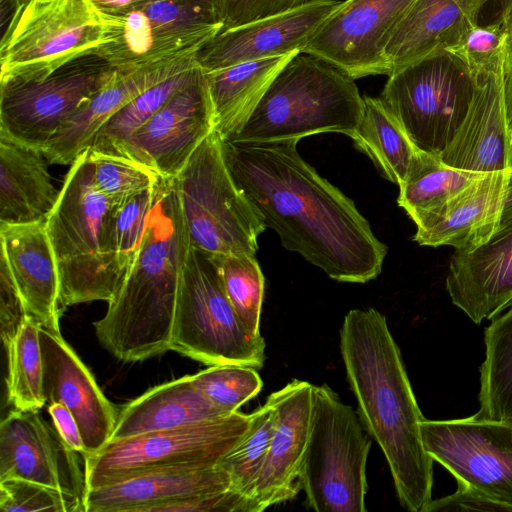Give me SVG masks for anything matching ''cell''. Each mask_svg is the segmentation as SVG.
<instances>
[{
    "mask_svg": "<svg viewBox=\"0 0 512 512\" xmlns=\"http://www.w3.org/2000/svg\"><path fill=\"white\" fill-rule=\"evenodd\" d=\"M222 142L234 180L284 248L339 282L381 273L388 247L355 203L300 156L298 142Z\"/></svg>",
    "mask_w": 512,
    "mask_h": 512,
    "instance_id": "obj_1",
    "label": "cell"
},
{
    "mask_svg": "<svg viewBox=\"0 0 512 512\" xmlns=\"http://www.w3.org/2000/svg\"><path fill=\"white\" fill-rule=\"evenodd\" d=\"M340 352L357 414L386 458L401 506L425 512L434 460L424 448L425 418L385 316L374 308L350 310L340 329Z\"/></svg>",
    "mask_w": 512,
    "mask_h": 512,
    "instance_id": "obj_2",
    "label": "cell"
},
{
    "mask_svg": "<svg viewBox=\"0 0 512 512\" xmlns=\"http://www.w3.org/2000/svg\"><path fill=\"white\" fill-rule=\"evenodd\" d=\"M172 178L160 176L136 259L104 317L94 323L100 344L123 362L170 350L179 279L190 249Z\"/></svg>",
    "mask_w": 512,
    "mask_h": 512,
    "instance_id": "obj_3",
    "label": "cell"
},
{
    "mask_svg": "<svg viewBox=\"0 0 512 512\" xmlns=\"http://www.w3.org/2000/svg\"><path fill=\"white\" fill-rule=\"evenodd\" d=\"M354 79L330 63L297 52L275 76L246 121L223 140L295 141L314 134L350 138L363 115Z\"/></svg>",
    "mask_w": 512,
    "mask_h": 512,
    "instance_id": "obj_4",
    "label": "cell"
},
{
    "mask_svg": "<svg viewBox=\"0 0 512 512\" xmlns=\"http://www.w3.org/2000/svg\"><path fill=\"white\" fill-rule=\"evenodd\" d=\"M113 205L96 187L92 162L83 152L71 164L46 228L58 267L60 304L103 300L119 290L112 241Z\"/></svg>",
    "mask_w": 512,
    "mask_h": 512,
    "instance_id": "obj_5",
    "label": "cell"
},
{
    "mask_svg": "<svg viewBox=\"0 0 512 512\" xmlns=\"http://www.w3.org/2000/svg\"><path fill=\"white\" fill-rule=\"evenodd\" d=\"M190 246L207 254L255 255L267 228L234 180L214 130L172 178Z\"/></svg>",
    "mask_w": 512,
    "mask_h": 512,
    "instance_id": "obj_6",
    "label": "cell"
},
{
    "mask_svg": "<svg viewBox=\"0 0 512 512\" xmlns=\"http://www.w3.org/2000/svg\"><path fill=\"white\" fill-rule=\"evenodd\" d=\"M112 37L91 0H33L13 10L0 43V84L42 80Z\"/></svg>",
    "mask_w": 512,
    "mask_h": 512,
    "instance_id": "obj_7",
    "label": "cell"
},
{
    "mask_svg": "<svg viewBox=\"0 0 512 512\" xmlns=\"http://www.w3.org/2000/svg\"><path fill=\"white\" fill-rule=\"evenodd\" d=\"M371 447L358 414L327 385H314L308 442L299 474L317 512H365Z\"/></svg>",
    "mask_w": 512,
    "mask_h": 512,
    "instance_id": "obj_8",
    "label": "cell"
},
{
    "mask_svg": "<svg viewBox=\"0 0 512 512\" xmlns=\"http://www.w3.org/2000/svg\"><path fill=\"white\" fill-rule=\"evenodd\" d=\"M251 414L226 416L178 427L111 439L84 456L87 491L160 470L216 467L246 435Z\"/></svg>",
    "mask_w": 512,
    "mask_h": 512,
    "instance_id": "obj_9",
    "label": "cell"
},
{
    "mask_svg": "<svg viewBox=\"0 0 512 512\" xmlns=\"http://www.w3.org/2000/svg\"><path fill=\"white\" fill-rule=\"evenodd\" d=\"M266 343L240 322L207 253L190 247L183 264L170 350L205 365L261 368Z\"/></svg>",
    "mask_w": 512,
    "mask_h": 512,
    "instance_id": "obj_10",
    "label": "cell"
},
{
    "mask_svg": "<svg viewBox=\"0 0 512 512\" xmlns=\"http://www.w3.org/2000/svg\"><path fill=\"white\" fill-rule=\"evenodd\" d=\"M476 86L468 67L439 49L390 74L380 99L418 149L439 156L461 127Z\"/></svg>",
    "mask_w": 512,
    "mask_h": 512,
    "instance_id": "obj_11",
    "label": "cell"
},
{
    "mask_svg": "<svg viewBox=\"0 0 512 512\" xmlns=\"http://www.w3.org/2000/svg\"><path fill=\"white\" fill-rule=\"evenodd\" d=\"M118 70L99 55L89 54L42 80L0 84V137L42 151L62 124Z\"/></svg>",
    "mask_w": 512,
    "mask_h": 512,
    "instance_id": "obj_12",
    "label": "cell"
},
{
    "mask_svg": "<svg viewBox=\"0 0 512 512\" xmlns=\"http://www.w3.org/2000/svg\"><path fill=\"white\" fill-rule=\"evenodd\" d=\"M420 431L427 453L457 483L512 511V423L424 419Z\"/></svg>",
    "mask_w": 512,
    "mask_h": 512,
    "instance_id": "obj_13",
    "label": "cell"
},
{
    "mask_svg": "<svg viewBox=\"0 0 512 512\" xmlns=\"http://www.w3.org/2000/svg\"><path fill=\"white\" fill-rule=\"evenodd\" d=\"M413 1L346 0L326 18L302 52L330 63L354 80L388 76V37Z\"/></svg>",
    "mask_w": 512,
    "mask_h": 512,
    "instance_id": "obj_14",
    "label": "cell"
},
{
    "mask_svg": "<svg viewBox=\"0 0 512 512\" xmlns=\"http://www.w3.org/2000/svg\"><path fill=\"white\" fill-rule=\"evenodd\" d=\"M215 130L203 72L175 92L129 139L117 157L174 178L198 146Z\"/></svg>",
    "mask_w": 512,
    "mask_h": 512,
    "instance_id": "obj_15",
    "label": "cell"
},
{
    "mask_svg": "<svg viewBox=\"0 0 512 512\" xmlns=\"http://www.w3.org/2000/svg\"><path fill=\"white\" fill-rule=\"evenodd\" d=\"M76 451L40 411H10L0 424V480L22 478L74 495L85 502V471Z\"/></svg>",
    "mask_w": 512,
    "mask_h": 512,
    "instance_id": "obj_16",
    "label": "cell"
},
{
    "mask_svg": "<svg viewBox=\"0 0 512 512\" xmlns=\"http://www.w3.org/2000/svg\"><path fill=\"white\" fill-rule=\"evenodd\" d=\"M314 385L294 379L267 397L275 412L268 452L254 483L246 512H262L293 499L308 442Z\"/></svg>",
    "mask_w": 512,
    "mask_h": 512,
    "instance_id": "obj_17",
    "label": "cell"
},
{
    "mask_svg": "<svg viewBox=\"0 0 512 512\" xmlns=\"http://www.w3.org/2000/svg\"><path fill=\"white\" fill-rule=\"evenodd\" d=\"M341 3L308 0L288 11L222 30L198 52V65L203 72H210L241 62L302 52Z\"/></svg>",
    "mask_w": 512,
    "mask_h": 512,
    "instance_id": "obj_18",
    "label": "cell"
},
{
    "mask_svg": "<svg viewBox=\"0 0 512 512\" xmlns=\"http://www.w3.org/2000/svg\"><path fill=\"white\" fill-rule=\"evenodd\" d=\"M512 211V168L484 173L445 204L410 218L421 246L463 249L486 240Z\"/></svg>",
    "mask_w": 512,
    "mask_h": 512,
    "instance_id": "obj_19",
    "label": "cell"
},
{
    "mask_svg": "<svg viewBox=\"0 0 512 512\" xmlns=\"http://www.w3.org/2000/svg\"><path fill=\"white\" fill-rule=\"evenodd\" d=\"M446 290L452 303L475 324L512 306V211L486 240L455 249Z\"/></svg>",
    "mask_w": 512,
    "mask_h": 512,
    "instance_id": "obj_20",
    "label": "cell"
},
{
    "mask_svg": "<svg viewBox=\"0 0 512 512\" xmlns=\"http://www.w3.org/2000/svg\"><path fill=\"white\" fill-rule=\"evenodd\" d=\"M39 334L46 404H64L79 426L86 450L84 456L95 453L111 440L118 414L91 371L61 334L41 325Z\"/></svg>",
    "mask_w": 512,
    "mask_h": 512,
    "instance_id": "obj_21",
    "label": "cell"
},
{
    "mask_svg": "<svg viewBox=\"0 0 512 512\" xmlns=\"http://www.w3.org/2000/svg\"><path fill=\"white\" fill-rule=\"evenodd\" d=\"M197 54L193 52L135 69H119L45 144L42 152L49 163L71 165L116 112L149 87L196 65Z\"/></svg>",
    "mask_w": 512,
    "mask_h": 512,
    "instance_id": "obj_22",
    "label": "cell"
},
{
    "mask_svg": "<svg viewBox=\"0 0 512 512\" xmlns=\"http://www.w3.org/2000/svg\"><path fill=\"white\" fill-rule=\"evenodd\" d=\"M503 66L477 77L469 111L453 140L439 155L448 166L474 173L512 168V135L504 103Z\"/></svg>",
    "mask_w": 512,
    "mask_h": 512,
    "instance_id": "obj_23",
    "label": "cell"
},
{
    "mask_svg": "<svg viewBox=\"0 0 512 512\" xmlns=\"http://www.w3.org/2000/svg\"><path fill=\"white\" fill-rule=\"evenodd\" d=\"M4 256L29 316L60 333V282L46 222L0 225Z\"/></svg>",
    "mask_w": 512,
    "mask_h": 512,
    "instance_id": "obj_24",
    "label": "cell"
},
{
    "mask_svg": "<svg viewBox=\"0 0 512 512\" xmlns=\"http://www.w3.org/2000/svg\"><path fill=\"white\" fill-rule=\"evenodd\" d=\"M490 0H414L388 37L389 75L426 55L456 45L479 23ZM388 75V76H389Z\"/></svg>",
    "mask_w": 512,
    "mask_h": 512,
    "instance_id": "obj_25",
    "label": "cell"
},
{
    "mask_svg": "<svg viewBox=\"0 0 512 512\" xmlns=\"http://www.w3.org/2000/svg\"><path fill=\"white\" fill-rule=\"evenodd\" d=\"M230 489V477L218 465L202 470H160L89 489L85 508L86 512H152L173 500Z\"/></svg>",
    "mask_w": 512,
    "mask_h": 512,
    "instance_id": "obj_26",
    "label": "cell"
},
{
    "mask_svg": "<svg viewBox=\"0 0 512 512\" xmlns=\"http://www.w3.org/2000/svg\"><path fill=\"white\" fill-rule=\"evenodd\" d=\"M41 150L0 137V225L46 221L60 191Z\"/></svg>",
    "mask_w": 512,
    "mask_h": 512,
    "instance_id": "obj_27",
    "label": "cell"
},
{
    "mask_svg": "<svg viewBox=\"0 0 512 512\" xmlns=\"http://www.w3.org/2000/svg\"><path fill=\"white\" fill-rule=\"evenodd\" d=\"M234 413V412H233ZM186 375L157 385L123 406L111 439L178 427L229 415Z\"/></svg>",
    "mask_w": 512,
    "mask_h": 512,
    "instance_id": "obj_28",
    "label": "cell"
},
{
    "mask_svg": "<svg viewBox=\"0 0 512 512\" xmlns=\"http://www.w3.org/2000/svg\"><path fill=\"white\" fill-rule=\"evenodd\" d=\"M295 53L202 71L213 108L215 130L222 139L246 121L275 76Z\"/></svg>",
    "mask_w": 512,
    "mask_h": 512,
    "instance_id": "obj_29",
    "label": "cell"
},
{
    "mask_svg": "<svg viewBox=\"0 0 512 512\" xmlns=\"http://www.w3.org/2000/svg\"><path fill=\"white\" fill-rule=\"evenodd\" d=\"M103 14L108 19L112 37L97 55L116 69L144 67L199 52L204 46L162 37L142 9L120 15Z\"/></svg>",
    "mask_w": 512,
    "mask_h": 512,
    "instance_id": "obj_30",
    "label": "cell"
},
{
    "mask_svg": "<svg viewBox=\"0 0 512 512\" xmlns=\"http://www.w3.org/2000/svg\"><path fill=\"white\" fill-rule=\"evenodd\" d=\"M364 108L353 142L374 163L379 173L398 186L405 180L421 150L380 97L363 96Z\"/></svg>",
    "mask_w": 512,
    "mask_h": 512,
    "instance_id": "obj_31",
    "label": "cell"
},
{
    "mask_svg": "<svg viewBox=\"0 0 512 512\" xmlns=\"http://www.w3.org/2000/svg\"><path fill=\"white\" fill-rule=\"evenodd\" d=\"M479 409L475 419L512 423V306L484 331Z\"/></svg>",
    "mask_w": 512,
    "mask_h": 512,
    "instance_id": "obj_32",
    "label": "cell"
},
{
    "mask_svg": "<svg viewBox=\"0 0 512 512\" xmlns=\"http://www.w3.org/2000/svg\"><path fill=\"white\" fill-rule=\"evenodd\" d=\"M201 74L198 63L149 87L118 112L96 133L90 152L117 157L131 136L144 125L179 89Z\"/></svg>",
    "mask_w": 512,
    "mask_h": 512,
    "instance_id": "obj_33",
    "label": "cell"
},
{
    "mask_svg": "<svg viewBox=\"0 0 512 512\" xmlns=\"http://www.w3.org/2000/svg\"><path fill=\"white\" fill-rule=\"evenodd\" d=\"M483 174L453 168L438 155L421 151L399 185L398 205L409 217L435 209Z\"/></svg>",
    "mask_w": 512,
    "mask_h": 512,
    "instance_id": "obj_34",
    "label": "cell"
},
{
    "mask_svg": "<svg viewBox=\"0 0 512 512\" xmlns=\"http://www.w3.org/2000/svg\"><path fill=\"white\" fill-rule=\"evenodd\" d=\"M40 323L28 316L5 346L8 359L7 400L20 411H40L46 404Z\"/></svg>",
    "mask_w": 512,
    "mask_h": 512,
    "instance_id": "obj_35",
    "label": "cell"
},
{
    "mask_svg": "<svg viewBox=\"0 0 512 512\" xmlns=\"http://www.w3.org/2000/svg\"><path fill=\"white\" fill-rule=\"evenodd\" d=\"M216 266L225 293L245 330L261 336L260 318L264 276L255 255L208 254Z\"/></svg>",
    "mask_w": 512,
    "mask_h": 512,
    "instance_id": "obj_36",
    "label": "cell"
},
{
    "mask_svg": "<svg viewBox=\"0 0 512 512\" xmlns=\"http://www.w3.org/2000/svg\"><path fill=\"white\" fill-rule=\"evenodd\" d=\"M251 415L246 435L218 464L228 473L231 489L244 499L245 512L275 427V412L269 402L259 406Z\"/></svg>",
    "mask_w": 512,
    "mask_h": 512,
    "instance_id": "obj_37",
    "label": "cell"
},
{
    "mask_svg": "<svg viewBox=\"0 0 512 512\" xmlns=\"http://www.w3.org/2000/svg\"><path fill=\"white\" fill-rule=\"evenodd\" d=\"M195 385L218 408L233 413L262 389L263 382L253 367L213 365L192 375Z\"/></svg>",
    "mask_w": 512,
    "mask_h": 512,
    "instance_id": "obj_38",
    "label": "cell"
},
{
    "mask_svg": "<svg viewBox=\"0 0 512 512\" xmlns=\"http://www.w3.org/2000/svg\"><path fill=\"white\" fill-rule=\"evenodd\" d=\"M93 166L98 190L113 204L121 206L152 188L160 176L149 168L111 155L86 150Z\"/></svg>",
    "mask_w": 512,
    "mask_h": 512,
    "instance_id": "obj_39",
    "label": "cell"
},
{
    "mask_svg": "<svg viewBox=\"0 0 512 512\" xmlns=\"http://www.w3.org/2000/svg\"><path fill=\"white\" fill-rule=\"evenodd\" d=\"M155 199L156 184L116 208L112 241L116 266L123 280L140 249Z\"/></svg>",
    "mask_w": 512,
    "mask_h": 512,
    "instance_id": "obj_40",
    "label": "cell"
},
{
    "mask_svg": "<svg viewBox=\"0 0 512 512\" xmlns=\"http://www.w3.org/2000/svg\"><path fill=\"white\" fill-rule=\"evenodd\" d=\"M0 510L4 512H86L80 498L22 478L0 480Z\"/></svg>",
    "mask_w": 512,
    "mask_h": 512,
    "instance_id": "obj_41",
    "label": "cell"
},
{
    "mask_svg": "<svg viewBox=\"0 0 512 512\" xmlns=\"http://www.w3.org/2000/svg\"><path fill=\"white\" fill-rule=\"evenodd\" d=\"M512 48L508 35L499 21L477 24L447 51L456 55L474 77L495 72L504 65Z\"/></svg>",
    "mask_w": 512,
    "mask_h": 512,
    "instance_id": "obj_42",
    "label": "cell"
},
{
    "mask_svg": "<svg viewBox=\"0 0 512 512\" xmlns=\"http://www.w3.org/2000/svg\"><path fill=\"white\" fill-rule=\"evenodd\" d=\"M28 316L8 264L0 254V334L4 347Z\"/></svg>",
    "mask_w": 512,
    "mask_h": 512,
    "instance_id": "obj_43",
    "label": "cell"
},
{
    "mask_svg": "<svg viewBox=\"0 0 512 512\" xmlns=\"http://www.w3.org/2000/svg\"><path fill=\"white\" fill-rule=\"evenodd\" d=\"M307 1L308 0H224L222 30L235 28L288 11Z\"/></svg>",
    "mask_w": 512,
    "mask_h": 512,
    "instance_id": "obj_44",
    "label": "cell"
},
{
    "mask_svg": "<svg viewBox=\"0 0 512 512\" xmlns=\"http://www.w3.org/2000/svg\"><path fill=\"white\" fill-rule=\"evenodd\" d=\"M245 512L244 499L233 490L196 495L161 504L152 512Z\"/></svg>",
    "mask_w": 512,
    "mask_h": 512,
    "instance_id": "obj_45",
    "label": "cell"
},
{
    "mask_svg": "<svg viewBox=\"0 0 512 512\" xmlns=\"http://www.w3.org/2000/svg\"><path fill=\"white\" fill-rule=\"evenodd\" d=\"M454 510L506 511L501 505L458 483V489L455 493L441 499L431 500L425 512Z\"/></svg>",
    "mask_w": 512,
    "mask_h": 512,
    "instance_id": "obj_46",
    "label": "cell"
},
{
    "mask_svg": "<svg viewBox=\"0 0 512 512\" xmlns=\"http://www.w3.org/2000/svg\"><path fill=\"white\" fill-rule=\"evenodd\" d=\"M53 425L64 442L74 451L86 454L83 439L77 421L72 412L60 402H52L47 406Z\"/></svg>",
    "mask_w": 512,
    "mask_h": 512,
    "instance_id": "obj_47",
    "label": "cell"
},
{
    "mask_svg": "<svg viewBox=\"0 0 512 512\" xmlns=\"http://www.w3.org/2000/svg\"><path fill=\"white\" fill-rule=\"evenodd\" d=\"M102 13L120 15L141 9L149 0H91Z\"/></svg>",
    "mask_w": 512,
    "mask_h": 512,
    "instance_id": "obj_48",
    "label": "cell"
},
{
    "mask_svg": "<svg viewBox=\"0 0 512 512\" xmlns=\"http://www.w3.org/2000/svg\"><path fill=\"white\" fill-rule=\"evenodd\" d=\"M503 94L508 127L512 135V48L507 52L503 66Z\"/></svg>",
    "mask_w": 512,
    "mask_h": 512,
    "instance_id": "obj_49",
    "label": "cell"
},
{
    "mask_svg": "<svg viewBox=\"0 0 512 512\" xmlns=\"http://www.w3.org/2000/svg\"><path fill=\"white\" fill-rule=\"evenodd\" d=\"M223 23L224 0H184Z\"/></svg>",
    "mask_w": 512,
    "mask_h": 512,
    "instance_id": "obj_50",
    "label": "cell"
},
{
    "mask_svg": "<svg viewBox=\"0 0 512 512\" xmlns=\"http://www.w3.org/2000/svg\"><path fill=\"white\" fill-rule=\"evenodd\" d=\"M498 21L502 24L508 35L509 41L512 44V0H508V2L504 5Z\"/></svg>",
    "mask_w": 512,
    "mask_h": 512,
    "instance_id": "obj_51",
    "label": "cell"
},
{
    "mask_svg": "<svg viewBox=\"0 0 512 512\" xmlns=\"http://www.w3.org/2000/svg\"><path fill=\"white\" fill-rule=\"evenodd\" d=\"M494 1L499 8V16H500L501 10L504 7V5L508 2V0H494Z\"/></svg>",
    "mask_w": 512,
    "mask_h": 512,
    "instance_id": "obj_52",
    "label": "cell"
},
{
    "mask_svg": "<svg viewBox=\"0 0 512 512\" xmlns=\"http://www.w3.org/2000/svg\"><path fill=\"white\" fill-rule=\"evenodd\" d=\"M11 1L14 3L15 7H17L21 4H25V3H28L33 0H11ZM41 1H47V0H41Z\"/></svg>",
    "mask_w": 512,
    "mask_h": 512,
    "instance_id": "obj_53",
    "label": "cell"
}]
</instances>
